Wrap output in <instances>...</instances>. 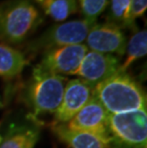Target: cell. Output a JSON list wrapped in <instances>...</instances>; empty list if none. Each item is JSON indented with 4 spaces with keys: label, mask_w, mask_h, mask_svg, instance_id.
<instances>
[{
    "label": "cell",
    "mask_w": 147,
    "mask_h": 148,
    "mask_svg": "<svg viewBox=\"0 0 147 148\" xmlns=\"http://www.w3.org/2000/svg\"><path fill=\"white\" fill-rule=\"evenodd\" d=\"M108 146L109 148H146V109L109 114Z\"/></svg>",
    "instance_id": "5"
},
{
    "label": "cell",
    "mask_w": 147,
    "mask_h": 148,
    "mask_svg": "<svg viewBox=\"0 0 147 148\" xmlns=\"http://www.w3.org/2000/svg\"><path fill=\"white\" fill-rule=\"evenodd\" d=\"M45 14L57 22H62L79 12L77 0H34Z\"/></svg>",
    "instance_id": "14"
},
{
    "label": "cell",
    "mask_w": 147,
    "mask_h": 148,
    "mask_svg": "<svg viewBox=\"0 0 147 148\" xmlns=\"http://www.w3.org/2000/svg\"><path fill=\"white\" fill-rule=\"evenodd\" d=\"M53 131L70 148H109L108 143L94 134L70 129L66 124L53 123Z\"/></svg>",
    "instance_id": "12"
},
{
    "label": "cell",
    "mask_w": 147,
    "mask_h": 148,
    "mask_svg": "<svg viewBox=\"0 0 147 148\" xmlns=\"http://www.w3.org/2000/svg\"><path fill=\"white\" fill-rule=\"evenodd\" d=\"M93 96L108 114L146 109V94L137 81L126 71H120L93 89Z\"/></svg>",
    "instance_id": "1"
},
{
    "label": "cell",
    "mask_w": 147,
    "mask_h": 148,
    "mask_svg": "<svg viewBox=\"0 0 147 148\" xmlns=\"http://www.w3.org/2000/svg\"><path fill=\"white\" fill-rule=\"evenodd\" d=\"M120 70V60L113 55L88 51L81 61L76 75L94 89Z\"/></svg>",
    "instance_id": "8"
},
{
    "label": "cell",
    "mask_w": 147,
    "mask_h": 148,
    "mask_svg": "<svg viewBox=\"0 0 147 148\" xmlns=\"http://www.w3.org/2000/svg\"><path fill=\"white\" fill-rule=\"evenodd\" d=\"M108 112L93 96L88 103L66 125L70 129L96 135L108 143Z\"/></svg>",
    "instance_id": "10"
},
{
    "label": "cell",
    "mask_w": 147,
    "mask_h": 148,
    "mask_svg": "<svg viewBox=\"0 0 147 148\" xmlns=\"http://www.w3.org/2000/svg\"><path fill=\"white\" fill-rule=\"evenodd\" d=\"M67 82L66 77L34 67L32 77L21 88V102L26 106L27 111L37 119L44 115H55L61 103Z\"/></svg>",
    "instance_id": "2"
},
{
    "label": "cell",
    "mask_w": 147,
    "mask_h": 148,
    "mask_svg": "<svg viewBox=\"0 0 147 148\" xmlns=\"http://www.w3.org/2000/svg\"><path fill=\"white\" fill-rule=\"evenodd\" d=\"M88 52L85 44H76L55 48L43 53L36 67L43 72L57 75H76L84 56Z\"/></svg>",
    "instance_id": "7"
},
{
    "label": "cell",
    "mask_w": 147,
    "mask_h": 148,
    "mask_svg": "<svg viewBox=\"0 0 147 148\" xmlns=\"http://www.w3.org/2000/svg\"><path fill=\"white\" fill-rule=\"evenodd\" d=\"M92 97L93 88L80 78L68 80L61 103L54 115V123L66 124L88 103Z\"/></svg>",
    "instance_id": "11"
},
{
    "label": "cell",
    "mask_w": 147,
    "mask_h": 148,
    "mask_svg": "<svg viewBox=\"0 0 147 148\" xmlns=\"http://www.w3.org/2000/svg\"><path fill=\"white\" fill-rule=\"evenodd\" d=\"M147 52V33L146 30L135 31L126 45V58L120 64V70L126 71L137 59L146 56Z\"/></svg>",
    "instance_id": "15"
},
{
    "label": "cell",
    "mask_w": 147,
    "mask_h": 148,
    "mask_svg": "<svg viewBox=\"0 0 147 148\" xmlns=\"http://www.w3.org/2000/svg\"><path fill=\"white\" fill-rule=\"evenodd\" d=\"M42 22L34 0L0 2V43L18 45L24 42Z\"/></svg>",
    "instance_id": "3"
},
{
    "label": "cell",
    "mask_w": 147,
    "mask_h": 148,
    "mask_svg": "<svg viewBox=\"0 0 147 148\" xmlns=\"http://www.w3.org/2000/svg\"><path fill=\"white\" fill-rule=\"evenodd\" d=\"M42 125L27 110H11L0 119V148H34Z\"/></svg>",
    "instance_id": "4"
},
{
    "label": "cell",
    "mask_w": 147,
    "mask_h": 148,
    "mask_svg": "<svg viewBox=\"0 0 147 148\" xmlns=\"http://www.w3.org/2000/svg\"><path fill=\"white\" fill-rule=\"evenodd\" d=\"M29 64L25 53L10 45L0 43V77L12 79Z\"/></svg>",
    "instance_id": "13"
},
{
    "label": "cell",
    "mask_w": 147,
    "mask_h": 148,
    "mask_svg": "<svg viewBox=\"0 0 147 148\" xmlns=\"http://www.w3.org/2000/svg\"><path fill=\"white\" fill-rule=\"evenodd\" d=\"M147 9V0H131L124 28L137 31L136 19L142 17Z\"/></svg>",
    "instance_id": "18"
},
{
    "label": "cell",
    "mask_w": 147,
    "mask_h": 148,
    "mask_svg": "<svg viewBox=\"0 0 147 148\" xmlns=\"http://www.w3.org/2000/svg\"><path fill=\"white\" fill-rule=\"evenodd\" d=\"M79 10L83 15V19L96 21L99 15L106 10L109 0H77Z\"/></svg>",
    "instance_id": "17"
},
{
    "label": "cell",
    "mask_w": 147,
    "mask_h": 148,
    "mask_svg": "<svg viewBox=\"0 0 147 148\" xmlns=\"http://www.w3.org/2000/svg\"><path fill=\"white\" fill-rule=\"evenodd\" d=\"M86 44L90 51L106 55L123 56L127 38L120 27L110 23H96L87 36Z\"/></svg>",
    "instance_id": "9"
},
{
    "label": "cell",
    "mask_w": 147,
    "mask_h": 148,
    "mask_svg": "<svg viewBox=\"0 0 147 148\" xmlns=\"http://www.w3.org/2000/svg\"><path fill=\"white\" fill-rule=\"evenodd\" d=\"M131 0H111L109 1V12L107 22L117 25L121 29L124 28L128 10H129Z\"/></svg>",
    "instance_id": "16"
},
{
    "label": "cell",
    "mask_w": 147,
    "mask_h": 148,
    "mask_svg": "<svg viewBox=\"0 0 147 148\" xmlns=\"http://www.w3.org/2000/svg\"><path fill=\"white\" fill-rule=\"evenodd\" d=\"M96 24V21L76 19L54 25L28 42L25 51L29 53H43L58 47L82 44Z\"/></svg>",
    "instance_id": "6"
}]
</instances>
